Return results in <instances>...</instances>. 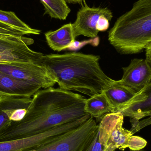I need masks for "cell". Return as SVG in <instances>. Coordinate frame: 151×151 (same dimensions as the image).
I'll list each match as a JSON object with an SVG mask.
<instances>
[{
    "label": "cell",
    "instance_id": "cell-1",
    "mask_svg": "<svg viewBox=\"0 0 151 151\" xmlns=\"http://www.w3.org/2000/svg\"><path fill=\"white\" fill-rule=\"evenodd\" d=\"M86 99L61 88L40 90L33 95L22 120L12 122L0 134V142L26 138L74 121L87 115Z\"/></svg>",
    "mask_w": 151,
    "mask_h": 151
},
{
    "label": "cell",
    "instance_id": "cell-2",
    "mask_svg": "<svg viewBox=\"0 0 151 151\" xmlns=\"http://www.w3.org/2000/svg\"><path fill=\"white\" fill-rule=\"evenodd\" d=\"M100 59L74 52L44 55L42 63L59 88L91 97L104 92L114 81L102 70Z\"/></svg>",
    "mask_w": 151,
    "mask_h": 151
},
{
    "label": "cell",
    "instance_id": "cell-3",
    "mask_svg": "<svg viewBox=\"0 0 151 151\" xmlns=\"http://www.w3.org/2000/svg\"><path fill=\"white\" fill-rule=\"evenodd\" d=\"M110 44L119 53H141L151 41V0H138L117 19L108 34Z\"/></svg>",
    "mask_w": 151,
    "mask_h": 151
},
{
    "label": "cell",
    "instance_id": "cell-4",
    "mask_svg": "<svg viewBox=\"0 0 151 151\" xmlns=\"http://www.w3.org/2000/svg\"><path fill=\"white\" fill-rule=\"evenodd\" d=\"M81 5L75 21L72 24L75 38L80 35L95 38L99 32H104L108 29L110 21L113 18L111 10L107 8H91L85 1Z\"/></svg>",
    "mask_w": 151,
    "mask_h": 151
},
{
    "label": "cell",
    "instance_id": "cell-5",
    "mask_svg": "<svg viewBox=\"0 0 151 151\" xmlns=\"http://www.w3.org/2000/svg\"><path fill=\"white\" fill-rule=\"evenodd\" d=\"M124 117L119 112L107 114L98 124L99 141L110 151L117 149L124 151L128 148L133 134L130 130L123 127Z\"/></svg>",
    "mask_w": 151,
    "mask_h": 151
},
{
    "label": "cell",
    "instance_id": "cell-6",
    "mask_svg": "<svg viewBox=\"0 0 151 151\" xmlns=\"http://www.w3.org/2000/svg\"><path fill=\"white\" fill-rule=\"evenodd\" d=\"M33 43L32 39L24 36L0 35V62L33 63L42 65L44 55L28 47Z\"/></svg>",
    "mask_w": 151,
    "mask_h": 151
},
{
    "label": "cell",
    "instance_id": "cell-7",
    "mask_svg": "<svg viewBox=\"0 0 151 151\" xmlns=\"http://www.w3.org/2000/svg\"><path fill=\"white\" fill-rule=\"evenodd\" d=\"M0 73L42 88L52 87L56 83L43 65L33 63L0 62Z\"/></svg>",
    "mask_w": 151,
    "mask_h": 151
},
{
    "label": "cell",
    "instance_id": "cell-8",
    "mask_svg": "<svg viewBox=\"0 0 151 151\" xmlns=\"http://www.w3.org/2000/svg\"><path fill=\"white\" fill-rule=\"evenodd\" d=\"M91 117L81 125L62 135L54 141L56 151H83L98 127Z\"/></svg>",
    "mask_w": 151,
    "mask_h": 151
},
{
    "label": "cell",
    "instance_id": "cell-9",
    "mask_svg": "<svg viewBox=\"0 0 151 151\" xmlns=\"http://www.w3.org/2000/svg\"><path fill=\"white\" fill-rule=\"evenodd\" d=\"M76 127L75 122H72L26 138L1 141L0 142V151H20L39 147L52 142Z\"/></svg>",
    "mask_w": 151,
    "mask_h": 151
},
{
    "label": "cell",
    "instance_id": "cell-10",
    "mask_svg": "<svg viewBox=\"0 0 151 151\" xmlns=\"http://www.w3.org/2000/svg\"><path fill=\"white\" fill-rule=\"evenodd\" d=\"M122 69L123 76L119 82L136 92L151 82V70L145 59H133L128 66Z\"/></svg>",
    "mask_w": 151,
    "mask_h": 151
},
{
    "label": "cell",
    "instance_id": "cell-11",
    "mask_svg": "<svg viewBox=\"0 0 151 151\" xmlns=\"http://www.w3.org/2000/svg\"><path fill=\"white\" fill-rule=\"evenodd\" d=\"M151 112V82L137 92L129 103L119 112L124 117L131 118V123L145 118Z\"/></svg>",
    "mask_w": 151,
    "mask_h": 151
},
{
    "label": "cell",
    "instance_id": "cell-12",
    "mask_svg": "<svg viewBox=\"0 0 151 151\" xmlns=\"http://www.w3.org/2000/svg\"><path fill=\"white\" fill-rule=\"evenodd\" d=\"M41 88L40 86L36 84L16 80L0 73V97H31Z\"/></svg>",
    "mask_w": 151,
    "mask_h": 151
},
{
    "label": "cell",
    "instance_id": "cell-13",
    "mask_svg": "<svg viewBox=\"0 0 151 151\" xmlns=\"http://www.w3.org/2000/svg\"><path fill=\"white\" fill-rule=\"evenodd\" d=\"M32 98L28 97L8 96L0 99V134L11 124V115L19 108L28 109Z\"/></svg>",
    "mask_w": 151,
    "mask_h": 151
},
{
    "label": "cell",
    "instance_id": "cell-14",
    "mask_svg": "<svg viewBox=\"0 0 151 151\" xmlns=\"http://www.w3.org/2000/svg\"><path fill=\"white\" fill-rule=\"evenodd\" d=\"M104 93L113 107L114 113H117L119 112L129 103L137 92L119 81L114 80Z\"/></svg>",
    "mask_w": 151,
    "mask_h": 151
},
{
    "label": "cell",
    "instance_id": "cell-15",
    "mask_svg": "<svg viewBox=\"0 0 151 151\" xmlns=\"http://www.w3.org/2000/svg\"><path fill=\"white\" fill-rule=\"evenodd\" d=\"M48 45L55 51H60L69 48L75 41L73 24H66L55 31L45 34Z\"/></svg>",
    "mask_w": 151,
    "mask_h": 151
},
{
    "label": "cell",
    "instance_id": "cell-16",
    "mask_svg": "<svg viewBox=\"0 0 151 151\" xmlns=\"http://www.w3.org/2000/svg\"><path fill=\"white\" fill-rule=\"evenodd\" d=\"M84 110L97 122H99L106 114L114 113L113 107L104 92L86 99Z\"/></svg>",
    "mask_w": 151,
    "mask_h": 151
},
{
    "label": "cell",
    "instance_id": "cell-17",
    "mask_svg": "<svg viewBox=\"0 0 151 151\" xmlns=\"http://www.w3.org/2000/svg\"><path fill=\"white\" fill-rule=\"evenodd\" d=\"M45 14L52 18L65 20L71 12L66 0H40Z\"/></svg>",
    "mask_w": 151,
    "mask_h": 151
},
{
    "label": "cell",
    "instance_id": "cell-18",
    "mask_svg": "<svg viewBox=\"0 0 151 151\" xmlns=\"http://www.w3.org/2000/svg\"><path fill=\"white\" fill-rule=\"evenodd\" d=\"M0 22L24 32L27 35H40L41 31L33 29L19 19L14 12L0 9Z\"/></svg>",
    "mask_w": 151,
    "mask_h": 151
},
{
    "label": "cell",
    "instance_id": "cell-19",
    "mask_svg": "<svg viewBox=\"0 0 151 151\" xmlns=\"http://www.w3.org/2000/svg\"><path fill=\"white\" fill-rule=\"evenodd\" d=\"M25 35L24 32L0 22V35L21 37Z\"/></svg>",
    "mask_w": 151,
    "mask_h": 151
},
{
    "label": "cell",
    "instance_id": "cell-20",
    "mask_svg": "<svg viewBox=\"0 0 151 151\" xmlns=\"http://www.w3.org/2000/svg\"><path fill=\"white\" fill-rule=\"evenodd\" d=\"M147 144V141L144 138L137 136H132L129 142L128 148L132 151L141 150Z\"/></svg>",
    "mask_w": 151,
    "mask_h": 151
},
{
    "label": "cell",
    "instance_id": "cell-21",
    "mask_svg": "<svg viewBox=\"0 0 151 151\" xmlns=\"http://www.w3.org/2000/svg\"><path fill=\"white\" fill-rule=\"evenodd\" d=\"M147 117L148 118L145 119H144L132 123V127L130 130L132 132L133 135L142 129L151 125V112L146 114L145 117Z\"/></svg>",
    "mask_w": 151,
    "mask_h": 151
},
{
    "label": "cell",
    "instance_id": "cell-22",
    "mask_svg": "<svg viewBox=\"0 0 151 151\" xmlns=\"http://www.w3.org/2000/svg\"><path fill=\"white\" fill-rule=\"evenodd\" d=\"M27 110L26 108H19L14 111L10 118L11 121L17 122L22 120L26 114Z\"/></svg>",
    "mask_w": 151,
    "mask_h": 151
},
{
    "label": "cell",
    "instance_id": "cell-23",
    "mask_svg": "<svg viewBox=\"0 0 151 151\" xmlns=\"http://www.w3.org/2000/svg\"><path fill=\"white\" fill-rule=\"evenodd\" d=\"M54 140L52 141V142L47 143L42 145L39 147L20 151H56L54 148Z\"/></svg>",
    "mask_w": 151,
    "mask_h": 151
},
{
    "label": "cell",
    "instance_id": "cell-24",
    "mask_svg": "<svg viewBox=\"0 0 151 151\" xmlns=\"http://www.w3.org/2000/svg\"><path fill=\"white\" fill-rule=\"evenodd\" d=\"M145 50L146 52L145 60L151 70V41L147 44Z\"/></svg>",
    "mask_w": 151,
    "mask_h": 151
},
{
    "label": "cell",
    "instance_id": "cell-25",
    "mask_svg": "<svg viewBox=\"0 0 151 151\" xmlns=\"http://www.w3.org/2000/svg\"><path fill=\"white\" fill-rule=\"evenodd\" d=\"M67 3L70 4H82L83 2L85 1V0H66Z\"/></svg>",
    "mask_w": 151,
    "mask_h": 151
},
{
    "label": "cell",
    "instance_id": "cell-26",
    "mask_svg": "<svg viewBox=\"0 0 151 151\" xmlns=\"http://www.w3.org/2000/svg\"><path fill=\"white\" fill-rule=\"evenodd\" d=\"M131 151H144V150H139V151H132V150H131Z\"/></svg>",
    "mask_w": 151,
    "mask_h": 151
},
{
    "label": "cell",
    "instance_id": "cell-27",
    "mask_svg": "<svg viewBox=\"0 0 151 151\" xmlns=\"http://www.w3.org/2000/svg\"><path fill=\"white\" fill-rule=\"evenodd\" d=\"M0 99H1V97H0Z\"/></svg>",
    "mask_w": 151,
    "mask_h": 151
}]
</instances>
